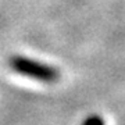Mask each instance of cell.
<instances>
[{
  "mask_svg": "<svg viewBox=\"0 0 125 125\" xmlns=\"http://www.w3.org/2000/svg\"><path fill=\"white\" fill-rule=\"evenodd\" d=\"M9 65L14 72L20 75L43 83H53L60 78V71L54 65H49L46 62L25 56H13L9 60Z\"/></svg>",
  "mask_w": 125,
  "mask_h": 125,
  "instance_id": "obj_1",
  "label": "cell"
},
{
  "mask_svg": "<svg viewBox=\"0 0 125 125\" xmlns=\"http://www.w3.org/2000/svg\"><path fill=\"white\" fill-rule=\"evenodd\" d=\"M82 125H106V122H104V120L100 115L93 114V115L86 117L85 121L82 122Z\"/></svg>",
  "mask_w": 125,
  "mask_h": 125,
  "instance_id": "obj_2",
  "label": "cell"
}]
</instances>
